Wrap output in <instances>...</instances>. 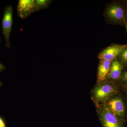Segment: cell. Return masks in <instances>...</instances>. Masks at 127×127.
<instances>
[{
    "instance_id": "obj_15",
    "label": "cell",
    "mask_w": 127,
    "mask_h": 127,
    "mask_svg": "<svg viewBox=\"0 0 127 127\" xmlns=\"http://www.w3.org/2000/svg\"><path fill=\"white\" fill-rule=\"evenodd\" d=\"M2 84H3V83L0 81V87L2 86Z\"/></svg>"
},
{
    "instance_id": "obj_14",
    "label": "cell",
    "mask_w": 127,
    "mask_h": 127,
    "mask_svg": "<svg viewBox=\"0 0 127 127\" xmlns=\"http://www.w3.org/2000/svg\"><path fill=\"white\" fill-rule=\"evenodd\" d=\"M6 69L5 66L0 62V73L4 71Z\"/></svg>"
},
{
    "instance_id": "obj_16",
    "label": "cell",
    "mask_w": 127,
    "mask_h": 127,
    "mask_svg": "<svg viewBox=\"0 0 127 127\" xmlns=\"http://www.w3.org/2000/svg\"><path fill=\"white\" fill-rule=\"evenodd\" d=\"M126 30H127V25H126Z\"/></svg>"
},
{
    "instance_id": "obj_13",
    "label": "cell",
    "mask_w": 127,
    "mask_h": 127,
    "mask_svg": "<svg viewBox=\"0 0 127 127\" xmlns=\"http://www.w3.org/2000/svg\"><path fill=\"white\" fill-rule=\"evenodd\" d=\"M123 81L127 83V71L123 74L122 76Z\"/></svg>"
},
{
    "instance_id": "obj_10",
    "label": "cell",
    "mask_w": 127,
    "mask_h": 127,
    "mask_svg": "<svg viewBox=\"0 0 127 127\" xmlns=\"http://www.w3.org/2000/svg\"><path fill=\"white\" fill-rule=\"evenodd\" d=\"M52 1L51 0H34L35 12L47 9Z\"/></svg>"
},
{
    "instance_id": "obj_9",
    "label": "cell",
    "mask_w": 127,
    "mask_h": 127,
    "mask_svg": "<svg viewBox=\"0 0 127 127\" xmlns=\"http://www.w3.org/2000/svg\"><path fill=\"white\" fill-rule=\"evenodd\" d=\"M123 65L122 63L117 59L112 61L108 77L112 80L119 79L122 75Z\"/></svg>"
},
{
    "instance_id": "obj_1",
    "label": "cell",
    "mask_w": 127,
    "mask_h": 127,
    "mask_svg": "<svg viewBox=\"0 0 127 127\" xmlns=\"http://www.w3.org/2000/svg\"><path fill=\"white\" fill-rule=\"evenodd\" d=\"M13 7L11 5L5 7L2 20V32L4 36L5 47L11 48L10 35L13 25Z\"/></svg>"
},
{
    "instance_id": "obj_18",
    "label": "cell",
    "mask_w": 127,
    "mask_h": 127,
    "mask_svg": "<svg viewBox=\"0 0 127 127\" xmlns=\"http://www.w3.org/2000/svg\"></svg>"
},
{
    "instance_id": "obj_7",
    "label": "cell",
    "mask_w": 127,
    "mask_h": 127,
    "mask_svg": "<svg viewBox=\"0 0 127 127\" xmlns=\"http://www.w3.org/2000/svg\"><path fill=\"white\" fill-rule=\"evenodd\" d=\"M107 106L117 117L122 118L125 115V105L121 98H112L108 101Z\"/></svg>"
},
{
    "instance_id": "obj_8",
    "label": "cell",
    "mask_w": 127,
    "mask_h": 127,
    "mask_svg": "<svg viewBox=\"0 0 127 127\" xmlns=\"http://www.w3.org/2000/svg\"><path fill=\"white\" fill-rule=\"evenodd\" d=\"M112 62L107 60H100L97 71L98 82L103 81L108 77Z\"/></svg>"
},
{
    "instance_id": "obj_6",
    "label": "cell",
    "mask_w": 127,
    "mask_h": 127,
    "mask_svg": "<svg viewBox=\"0 0 127 127\" xmlns=\"http://www.w3.org/2000/svg\"><path fill=\"white\" fill-rule=\"evenodd\" d=\"M105 14L109 20L114 22L121 21L124 17V10L118 4H112L108 6L105 10Z\"/></svg>"
},
{
    "instance_id": "obj_11",
    "label": "cell",
    "mask_w": 127,
    "mask_h": 127,
    "mask_svg": "<svg viewBox=\"0 0 127 127\" xmlns=\"http://www.w3.org/2000/svg\"><path fill=\"white\" fill-rule=\"evenodd\" d=\"M120 59L124 63L127 64V47L120 55Z\"/></svg>"
},
{
    "instance_id": "obj_5",
    "label": "cell",
    "mask_w": 127,
    "mask_h": 127,
    "mask_svg": "<svg viewBox=\"0 0 127 127\" xmlns=\"http://www.w3.org/2000/svg\"><path fill=\"white\" fill-rule=\"evenodd\" d=\"M34 0H19L17 7L18 17L22 20L26 19L35 12Z\"/></svg>"
},
{
    "instance_id": "obj_12",
    "label": "cell",
    "mask_w": 127,
    "mask_h": 127,
    "mask_svg": "<svg viewBox=\"0 0 127 127\" xmlns=\"http://www.w3.org/2000/svg\"><path fill=\"white\" fill-rule=\"evenodd\" d=\"M0 127H7L4 119L0 116Z\"/></svg>"
},
{
    "instance_id": "obj_4",
    "label": "cell",
    "mask_w": 127,
    "mask_h": 127,
    "mask_svg": "<svg viewBox=\"0 0 127 127\" xmlns=\"http://www.w3.org/2000/svg\"><path fill=\"white\" fill-rule=\"evenodd\" d=\"M127 46L124 45H113L102 50L99 53L98 59L100 60H107L112 61L121 55Z\"/></svg>"
},
{
    "instance_id": "obj_17",
    "label": "cell",
    "mask_w": 127,
    "mask_h": 127,
    "mask_svg": "<svg viewBox=\"0 0 127 127\" xmlns=\"http://www.w3.org/2000/svg\"><path fill=\"white\" fill-rule=\"evenodd\" d=\"M1 43V37L0 36V44Z\"/></svg>"
},
{
    "instance_id": "obj_2",
    "label": "cell",
    "mask_w": 127,
    "mask_h": 127,
    "mask_svg": "<svg viewBox=\"0 0 127 127\" xmlns=\"http://www.w3.org/2000/svg\"><path fill=\"white\" fill-rule=\"evenodd\" d=\"M100 120L103 127H124L117 116L107 106L103 107L99 111Z\"/></svg>"
},
{
    "instance_id": "obj_3",
    "label": "cell",
    "mask_w": 127,
    "mask_h": 127,
    "mask_svg": "<svg viewBox=\"0 0 127 127\" xmlns=\"http://www.w3.org/2000/svg\"><path fill=\"white\" fill-rule=\"evenodd\" d=\"M117 93L115 87L111 84H103L97 86L94 89V95L98 101H103Z\"/></svg>"
}]
</instances>
